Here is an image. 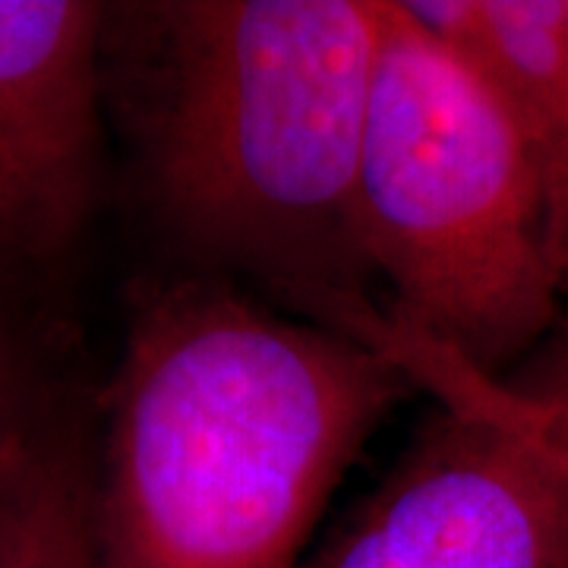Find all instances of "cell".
I'll use <instances>...</instances> for the list:
<instances>
[{
	"label": "cell",
	"mask_w": 568,
	"mask_h": 568,
	"mask_svg": "<svg viewBox=\"0 0 568 568\" xmlns=\"http://www.w3.org/2000/svg\"><path fill=\"white\" fill-rule=\"evenodd\" d=\"M383 0L104 3V108L193 275L357 335L379 313L357 174Z\"/></svg>",
	"instance_id": "1"
},
{
	"label": "cell",
	"mask_w": 568,
	"mask_h": 568,
	"mask_svg": "<svg viewBox=\"0 0 568 568\" xmlns=\"http://www.w3.org/2000/svg\"><path fill=\"white\" fill-rule=\"evenodd\" d=\"M417 386L345 332L183 272L136 294L111 386L99 568H297L351 462Z\"/></svg>",
	"instance_id": "2"
},
{
	"label": "cell",
	"mask_w": 568,
	"mask_h": 568,
	"mask_svg": "<svg viewBox=\"0 0 568 568\" xmlns=\"http://www.w3.org/2000/svg\"><path fill=\"white\" fill-rule=\"evenodd\" d=\"M361 241L388 320L480 373L503 369L559 320L544 186L487 80L383 0L361 174Z\"/></svg>",
	"instance_id": "3"
},
{
	"label": "cell",
	"mask_w": 568,
	"mask_h": 568,
	"mask_svg": "<svg viewBox=\"0 0 568 568\" xmlns=\"http://www.w3.org/2000/svg\"><path fill=\"white\" fill-rule=\"evenodd\" d=\"M439 414L304 568H568V392L443 347L410 361Z\"/></svg>",
	"instance_id": "4"
},
{
	"label": "cell",
	"mask_w": 568,
	"mask_h": 568,
	"mask_svg": "<svg viewBox=\"0 0 568 568\" xmlns=\"http://www.w3.org/2000/svg\"><path fill=\"white\" fill-rule=\"evenodd\" d=\"M104 3L0 0V260L51 263L99 203Z\"/></svg>",
	"instance_id": "5"
},
{
	"label": "cell",
	"mask_w": 568,
	"mask_h": 568,
	"mask_svg": "<svg viewBox=\"0 0 568 568\" xmlns=\"http://www.w3.org/2000/svg\"><path fill=\"white\" fill-rule=\"evenodd\" d=\"M402 7L426 36L470 63L508 111L544 186L549 253L566 284L568 41L562 0H405Z\"/></svg>",
	"instance_id": "6"
},
{
	"label": "cell",
	"mask_w": 568,
	"mask_h": 568,
	"mask_svg": "<svg viewBox=\"0 0 568 568\" xmlns=\"http://www.w3.org/2000/svg\"><path fill=\"white\" fill-rule=\"evenodd\" d=\"M92 496L80 448L39 426L0 465V568H99Z\"/></svg>",
	"instance_id": "7"
},
{
	"label": "cell",
	"mask_w": 568,
	"mask_h": 568,
	"mask_svg": "<svg viewBox=\"0 0 568 568\" xmlns=\"http://www.w3.org/2000/svg\"><path fill=\"white\" fill-rule=\"evenodd\" d=\"M36 420V388L32 366L26 361L20 338L0 313V465L32 439L39 429Z\"/></svg>",
	"instance_id": "8"
},
{
	"label": "cell",
	"mask_w": 568,
	"mask_h": 568,
	"mask_svg": "<svg viewBox=\"0 0 568 568\" xmlns=\"http://www.w3.org/2000/svg\"><path fill=\"white\" fill-rule=\"evenodd\" d=\"M566 287H568V250H566Z\"/></svg>",
	"instance_id": "9"
},
{
	"label": "cell",
	"mask_w": 568,
	"mask_h": 568,
	"mask_svg": "<svg viewBox=\"0 0 568 568\" xmlns=\"http://www.w3.org/2000/svg\"><path fill=\"white\" fill-rule=\"evenodd\" d=\"M0 265H7V263H3V260H0Z\"/></svg>",
	"instance_id": "10"
}]
</instances>
